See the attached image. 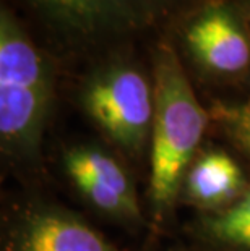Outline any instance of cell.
Instances as JSON below:
<instances>
[{"instance_id":"6","label":"cell","mask_w":250,"mask_h":251,"mask_svg":"<svg viewBox=\"0 0 250 251\" xmlns=\"http://www.w3.org/2000/svg\"><path fill=\"white\" fill-rule=\"evenodd\" d=\"M2 251H122L72 211L31 202L8 217Z\"/></svg>"},{"instance_id":"3","label":"cell","mask_w":250,"mask_h":251,"mask_svg":"<svg viewBox=\"0 0 250 251\" xmlns=\"http://www.w3.org/2000/svg\"><path fill=\"white\" fill-rule=\"evenodd\" d=\"M195 0H7L72 49H86L174 23Z\"/></svg>"},{"instance_id":"10","label":"cell","mask_w":250,"mask_h":251,"mask_svg":"<svg viewBox=\"0 0 250 251\" xmlns=\"http://www.w3.org/2000/svg\"><path fill=\"white\" fill-rule=\"evenodd\" d=\"M211 117L221 125L226 135L250 156V102L213 105Z\"/></svg>"},{"instance_id":"9","label":"cell","mask_w":250,"mask_h":251,"mask_svg":"<svg viewBox=\"0 0 250 251\" xmlns=\"http://www.w3.org/2000/svg\"><path fill=\"white\" fill-rule=\"evenodd\" d=\"M203 232L216 243L250 251V186L227 209L206 216Z\"/></svg>"},{"instance_id":"1","label":"cell","mask_w":250,"mask_h":251,"mask_svg":"<svg viewBox=\"0 0 250 251\" xmlns=\"http://www.w3.org/2000/svg\"><path fill=\"white\" fill-rule=\"evenodd\" d=\"M151 78L154 115L150 136V198L154 212L163 216L182 190L211 114L200 104L171 42L159 41L154 46Z\"/></svg>"},{"instance_id":"8","label":"cell","mask_w":250,"mask_h":251,"mask_svg":"<svg viewBox=\"0 0 250 251\" xmlns=\"http://www.w3.org/2000/svg\"><path fill=\"white\" fill-rule=\"evenodd\" d=\"M182 190L187 200L203 211L220 212L239 201L249 190L241 165L224 151H208L195 157Z\"/></svg>"},{"instance_id":"2","label":"cell","mask_w":250,"mask_h":251,"mask_svg":"<svg viewBox=\"0 0 250 251\" xmlns=\"http://www.w3.org/2000/svg\"><path fill=\"white\" fill-rule=\"evenodd\" d=\"M56 70L36 44L26 21L2 2L0 7V141L7 156H38L54 99Z\"/></svg>"},{"instance_id":"7","label":"cell","mask_w":250,"mask_h":251,"mask_svg":"<svg viewBox=\"0 0 250 251\" xmlns=\"http://www.w3.org/2000/svg\"><path fill=\"white\" fill-rule=\"evenodd\" d=\"M63 165L75 188L89 204L119 221L140 219L137 193L127 170L96 146H73Z\"/></svg>"},{"instance_id":"11","label":"cell","mask_w":250,"mask_h":251,"mask_svg":"<svg viewBox=\"0 0 250 251\" xmlns=\"http://www.w3.org/2000/svg\"><path fill=\"white\" fill-rule=\"evenodd\" d=\"M236 2H237L239 7H241L242 13L246 15L247 21L250 23V0H236Z\"/></svg>"},{"instance_id":"5","label":"cell","mask_w":250,"mask_h":251,"mask_svg":"<svg viewBox=\"0 0 250 251\" xmlns=\"http://www.w3.org/2000/svg\"><path fill=\"white\" fill-rule=\"evenodd\" d=\"M174 23L200 72L227 79L250 70V23L236 0H195Z\"/></svg>"},{"instance_id":"4","label":"cell","mask_w":250,"mask_h":251,"mask_svg":"<svg viewBox=\"0 0 250 251\" xmlns=\"http://www.w3.org/2000/svg\"><path fill=\"white\" fill-rule=\"evenodd\" d=\"M80 104L117 146L140 154L151 136L154 115L153 78L122 55L111 57L84 78Z\"/></svg>"}]
</instances>
